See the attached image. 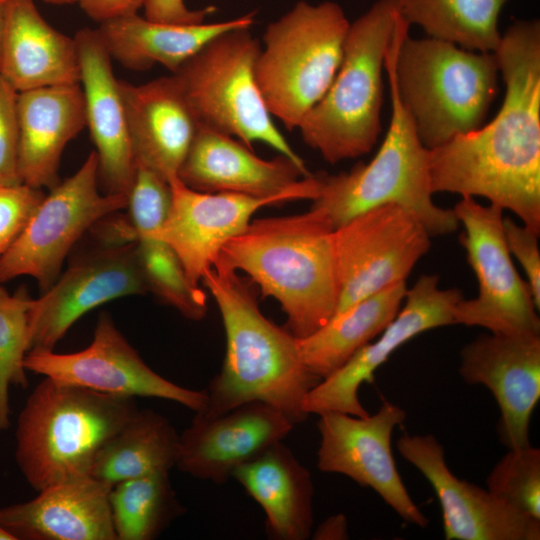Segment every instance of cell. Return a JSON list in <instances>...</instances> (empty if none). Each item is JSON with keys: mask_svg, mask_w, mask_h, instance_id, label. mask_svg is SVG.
I'll list each match as a JSON object with an SVG mask.
<instances>
[{"mask_svg": "<svg viewBox=\"0 0 540 540\" xmlns=\"http://www.w3.org/2000/svg\"><path fill=\"white\" fill-rule=\"evenodd\" d=\"M349 25L336 2L299 1L266 27L256 78L269 112L288 130L298 129L329 89Z\"/></svg>", "mask_w": 540, "mask_h": 540, "instance_id": "8", "label": "cell"}, {"mask_svg": "<svg viewBox=\"0 0 540 540\" xmlns=\"http://www.w3.org/2000/svg\"><path fill=\"white\" fill-rule=\"evenodd\" d=\"M406 292V282L394 284L350 305L310 335L298 338L308 370L322 380L339 369L395 318Z\"/></svg>", "mask_w": 540, "mask_h": 540, "instance_id": "29", "label": "cell"}, {"mask_svg": "<svg viewBox=\"0 0 540 540\" xmlns=\"http://www.w3.org/2000/svg\"><path fill=\"white\" fill-rule=\"evenodd\" d=\"M487 490L508 506L540 520V449L512 448L487 478Z\"/></svg>", "mask_w": 540, "mask_h": 540, "instance_id": "35", "label": "cell"}, {"mask_svg": "<svg viewBox=\"0 0 540 540\" xmlns=\"http://www.w3.org/2000/svg\"><path fill=\"white\" fill-rule=\"evenodd\" d=\"M74 39L80 62L86 127L98 159V181L103 193L128 197L136 160L120 80L114 75L112 58L96 29H80Z\"/></svg>", "mask_w": 540, "mask_h": 540, "instance_id": "22", "label": "cell"}, {"mask_svg": "<svg viewBox=\"0 0 540 540\" xmlns=\"http://www.w3.org/2000/svg\"><path fill=\"white\" fill-rule=\"evenodd\" d=\"M294 426L286 414L261 401L215 417L195 414L180 434L176 466L195 478L222 484L236 468L282 441Z\"/></svg>", "mask_w": 540, "mask_h": 540, "instance_id": "21", "label": "cell"}, {"mask_svg": "<svg viewBox=\"0 0 540 540\" xmlns=\"http://www.w3.org/2000/svg\"><path fill=\"white\" fill-rule=\"evenodd\" d=\"M147 0H77L83 12L99 24L137 14Z\"/></svg>", "mask_w": 540, "mask_h": 540, "instance_id": "41", "label": "cell"}, {"mask_svg": "<svg viewBox=\"0 0 540 540\" xmlns=\"http://www.w3.org/2000/svg\"><path fill=\"white\" fill-rule=\"evenodd\" d=\"M0 540H15V538L7 530L0 526Z\"/></svg>", "mask_w": 540, "mask_h": 540, "instance_id": "45", "label": "cell"}, {"mask_svg": "<svg viewBox=\"0 0 540 540\" xmlns=\"http://www.w3.org/2000/svg\"><path fill=\"white\" fill-rule=\"evenodd\" d=\"M171 205L169 181L148 167L136 163V172L128 194L124 220L135 240L156 234L163 226Z\"/></svg>", "mask_w": 540, "mask_h": 540, "instance_id": "36", "label": "cell"}, {"mask_svg": "<svg viewBox=\"0 0 540 540\" xmlns=\"http://www.w3.org/2000/svg\"><path fill=\"white\" fill-rule=\"evenodd\" d=\"M436 275H421L408 289L395 318L378 335L353 354L339 369L322 379L305 396L307 415L341 412L364 417L369 413L358 392L363 382H372L374 372L400 346L418 334L454 324V308L463 298L457 288L441 289Z\"/></svg>", "mask_w": 540, "mask_h": 540, "instance_id": "15", "label": "cell"}, {"mask_svg": "<svg viewBox=\"0 0 540 540\" xmlns=\"http://www.w3.org/2000/svg\"><path fill=\"white\" fill-rule=\"evenodd\" d=\"M255 12L219 22L174 24L137 14L113 19L96 28L111 58L130 70H147L155 64L174 73L219 34L250 28Z\"/></svg>", "mask_w": 540, "mask_h": 540, "instance_id": "27", "label": "cell"}, {"mask_svg": "<svg viewBox=\"0 0 540 540\" xmlns=\"http://www.w3.org/2000/svg\"><path fill=\"white\" fill-rule=\"evenodd\" d=\"M18 149V92L0 75V186L22 184Z\"/></svg>", "mask_w": 540, "mask_h": 540, "instance_id": "37", "label": "cell"}, {"mask_svg": "<svg viewBox=\"0 0 540 540\" xmlns=\"http://www.w3.org/2000/svg\"><path fill=\"white\" fill-rule=\"evenodd\" d=\"M401 16L385 57L387 77L427 149L481 127L499 92L495 53L409 36Z\"/></svg>", "mask_w": 540, "mask_h": 540, "instance_id": "4", "label": "cell"}, {"mask_svg": "<svg viewBox=\"0 0 540 540\" xmlns=\"http://www.w3.org/2000/svg\"><path fill=\"white\" fill-rule=\"evenodd\" d=\"M110 508L117 540H152L183 513L169 479L156 473L111 487Z\"/></svg>", "mask_w": 540, "mask_h": 540, "instance_id": "32", "label": "cell"}, {"mask_svg": "<svg viewBox=\"0 0 540 540\" xmlns=\"http://www.w3.org/2000/svg\"><path fill=\"white\" fill-rule=\"evenodd\" d=\"M0 75L18 93L80 83L76 41L51 26L34 0H6Z\"/></svg>", "mask_w": 540, "mask_h": 540, "instance_id": "26", "label": "cell"}, {"mask_svg": "<svg viewBox=\"0 0 540 540\" xmlns=\"http://www.w3.org/2000/svg\"><path fill=\"white\" fill-rule=\"evenodd\" d=\"M347 538V519L343 514L327 518L313 534V539L317 540H343Z\"/></svg>", "mask_w": 540, "mask_h": 540, "instance_id": "42", "label": "cell"}, {"mask_svg": "<svg viewBox=\"0 0 540 540\" xmlns=\"http://www.w3.org/2000/svg\"><path fill=\"white\" fill-rule=\"evenodd\" d=\"M232 477L264 510L271 538L305 540L311 536L312 477L282 441L236 468Z\"/></svg>", "mask_w": 540, "mask_h": 540, "instance_id": "28", "label": "cell"}, {"mask_svg": "<svg viewBox=\"0 0 540 540\" xmlns=\"http://www.w3.org/2000/svg\"><path fill=\"white\" fill-rule=\"evenodd\" d=\"M120 90L136 163L168 181L177 177L200 125L177 80H120Z\"/></svg>", "mask_w": 540, "mask_h": 540, "instance_id": "24", "label": "cell"}, {"mask_svg": "<svg viewBox=\"0 0 540 540\" xmlns=\"http://www.w3.org/2000/svg\"><path fill=\"white\" fill-rule=\"evenodd\" d=\"M509 0H397L400 15L428 37L463 49L494 53L502 34L498 21Z\"/></svg>", "mask_w": 540, "mask_h": 540, "instance_id": "31", "label": "cell"}, {"mask_svg": "<svg viewBox=\"0 0 540 540\" xmlns=\"http://www.w3.org/2000/svg\"><path fill=\"white\" fill-rule=\"evenodd\" d=\"M110 485L91 475L38 491V496L0 508V526L15 540H117Z\"/></svg>", "mask_w": 540, "mask_h": 540, "instance_id": "23", "label": "cell"}, {"mask_svg": "<svg viewBox=\"0 0 540 540\" xmlns=\"http://www.w3.org/2000/svg\"><path fill=\"white\" fill-rule=\"evenodd\" d=\"M260 50L250 28L232 29L211 39L172 75L200 124L250 148L264 143L306 168L276 127L260 91L255 72Z\"/></svg>", "mask_w": 540, "mask_h": 540, "instance_id": "9", "label": "cell"}, {"mask_svg": "<svg viewBox=\"0 0 540 540\" xmlns=\"http://www.w3.org/2000/svg\"><path fill=\"white\" fill-rule=\"evenodd\" d=\"M333 226L326 214L308 212L251 221L217 259L245 272L287 315L290 332L304 338L336 312L339 288Z\"/></svg>", "mask_w": 540, "mask_h": 540, "instance_id": "3", "label": "cell"}, {"mask_svg": "<svg viewBox=\"0 0 540 540\" xmlns=\"http://www.w3.org/2000/svg\"><path fill=\"white\" fill-rule=\"evenodd\" d=\"M145 17L159 22L174 24H197L215 11L213 6L190 9L185 0H147Z\"/></svg>", "mask_w": 540, "mask_h": 540, "instance_id": "40", "label": "cell"}, {"mask_svg": "<svg viewBox=\"0 0 540 540\" xmlns=\"http://www.w3.org/2000/svg\"><path fill=\"white\" fill-rule=\"evenodd\" d=\"M505 96L487 124L429 149L431 190L480 196L540 233V22L517 20L494 52Z\"/></svg>", "mask_w": 540, "mask_h": 540, "instance_id": "1", "label": "cell"}, {"mask_svg": "<svg viewBox=\"0 0 540 540\" xmlns=\"http://www.w3.org/2000/svg\"><path fill=\"white\" fill-rule=\"evenodd\" d=\"M180 434L151 409L138 411L103 446L90 475L113 486L141 476L169 473L177 464Z\"/></svg>", "mask_w": 540, "mask_h": 540, "instance_id": "30", "label": "cell"}, {"mask_svg": "<svg viewBox=\"0 0 540 540\" xmlns=\"http://www.w3.org/2000/svg\"><path fill=\"white\" fill-rule=\"evenodd\" d=\"M49 4H55V5H64V4H73L76 3L77 0H42Z\"/></svg>", "mask_w": 540, "mask_h": 540, "instance_id": "44", "label": "cell"}, {"mask_svg": "<svg viewBox=\"0 0 540 540\" xmlns=\"http://www.w3.org/2000/svg\"><path fill=\"white\" fill-rule=\"evenodd\" d=\"M453 211L463 224L460 241L479 289L475 298L457 302L454 324L479 326L495 334H540L538 308L530 286L519 276L507 248L503 209L464 196Z\"/></svg>", "mask_w": 540, "mask_h": 540, "instance_id": "11", "label": "cell"}, {"mask_svg": "<svg viewBox=\"0 0 540 540\" xmlns=\"http://www.w3.org/2000/svg\"><path fill=\"white\" fill-rule=\"evenodd\" d=\"M201 282L219 308L226 354L206 391V407L195 414L215 417L261 401L282 411L294 424L304 421L308 416L303 409L305 396L321 379L303 363L298 338L267 319L250 287L219 259Z\"/></svg>", "mask_w": 540, "mask_h": 540, "instance_id": "2", "label": "cell"}, {"mask_svg": "<svg viewBox=\"0 0 540 540\" xmlns=\"http://www.w3.org/2000/svg\"><path fill=\"white\" fill-rule=\"evenodd\" d=\"M32 299L25 286L11 294L0 283V431L10 426V387L28 385L24 359L30 344Z\"/></svg>", "mask_w": 540, "mask_h": 540, "instance_id": "34", "label": "cell"}, {"mask_svg": "<svg viewBox=\"0 0 540 540\" xmlns=\"http://www.w3.org/2000/svg\"><path fill=\"white\" fill-rule=\"evenodd\" d=\"M18 172L21 183L52 189L66 145L86 127L80 83L18 93Z\"/></svg>", "mask_w": 540, "mask_h": 540, "instance_id": "25", "label": "cell"}, {"mask_svg": "<svg viewBox=\"0 0 540 540\" xmlns=\"http://www.w3.org/2000/svg\"><path fill=\"white\" fill-rule=\"evenodd\" d=\"M388 81L391 118L376 155L348 172L321 175L320 193L311 208L323 211L335 229L366 210L396 204L417 218L431 237L452 233L459 225L453 209L432 200L429 149Z\"/></svg>", "mask_w": 540, "mask_h": 540, "instance_id": "7", "label": "cell"}, {"mask_svg": "<svg viewBox=\"0 0 540 540\" xmlns=\"http://www.w3.org/2000/svg\"><path fill=\"white\" fill-rule=\"evenodd\" d=\"M98 185V159L92 151L73 175L50 189L0 258L1 284L28 275L44 292L56 281L82 235L127 206V196L100 193Z\"/></svg>", "mask_w": 540, "mask_h": 540, "instance_id": "10", "label": "cell"}, {"mask_svg": "<svg viewBox=\"0 0 540 540\" xmlns=\"http://www.w3.org/2000/svg\"><path fill=\"white\" fill-rule=\"evenodd\" d=\"M146 292L135 242L103 245L81 256L40 297L32 299L29 351L53 350L90 310L123 296Z\"/></svg>", "mask_w": 540, "mask_h": 540, "instance_id": "16", "label": "cell"}, {"mask_svg": "<svg viewBox=\"0 0 540 540\" xmlns=\"http://www.w3.org/2000/svg\"><path fill=\"white\" fill-rule=\"evenodd\" d=\"M398 452L427 479L439 500L447 540H539L540 520L456 477L434 435L404 434Z\"/></svg>", "mask_w": 540, "mask_h": 540, "instance_id": "18", "label": "cell"}, {"mask_svg": "<svg viewBox=\"0 0 540 540\" xmlns=\"http://www.w3.org/2000/svg\"><path fill=\"white\" fill-rule=\"evenodd\" d=\"M24 367L55 381L101 393L174 401L195 413L208 401L206 391L182 387L152 370L108 313L100 314L86 348L73 353L32 350L25 356Z\"/></svg>", "mask_w": 540, "mask_h": 540, "instance_id": "13", "label": "cell"}, {"mask_svg": "<svg viewBox=\"0 0 540 540\" xmlns=\"http://www.w3.org/2000/svg\"><path fill=\"white\" fill-rule=\"evenodd\" d=\"M5 8H6V0H0V53H1V43H2L4 20H5Z\"/></svg>", "mask_w": 540, "mask_h": 540, "instance_id": "43", "label": "cell"}, {"mask_svg": "<svg viewBox=\"0 0 540 540\" xmlns=\"http://www.w3.org/2000/svg\"><path fill=\"white\" fill-rule=\"evenodd\" d=\"M319 416V470L343 474L371 488L405 522L426 527L429 520L410 497L392 453V434L405 420V411L384 401L373 415L333 411Z\"/></svg>", "mask_w": 540, "mask_h": 540, "instance_id": "14", "label": "cell"}, {"mask_svg": "<svg viewBox=\"0 0 540 540\" xmlns=\"http://www.w3.org/2000/svg\"><path fill=\"white\" fill-rule=\"evenodd\" d=\"M460 355L462 379L485 386L497 401L502 441L509 449L530 445V419L540 399V334H483Z\"/></svg>", "mask_w": 540, "mask_h": 540, "instance_id": "19", "label": "cell"}, {"mask_svg": "<svg viewBox=\"0 0 540 540\" xmlns=\"http://www.w3.org/2000/svg\"><path fill=\"white\" fill-rule=\"evenodd\" d=\"M135 247L148 291L190 320L204 318L206 293L191 283L174 250L153 236L137 238Z\"/></svg>", "mask_w": 540, "mask_h": 540, "instance_id": "33", "label": "cell"}, {"mask_svg": "<svg viewBox=\"0 0 540 540\" xmlns=\"http://www.w3.org/2000/svg\"><path fill=\"white\" fill-rule=\"evenodd\" d=\"M430 238L420 221L396 204L371 208L335 228L339 288L335 314L369 295L406 282L429 250Z\"/></svg>", "mask_w": 540, "mask_h": 540, "instance_id": "12", "label": "cell"}, {"mask_svg": "<svg viewBox=\"0 0 540 540\" xmlns=\"http://www.w3.org/2000/svg\"><path fill=\"white\" fill-rule=\"evenodd\" d=\"M169 183L171 205L167 218L151 236L174 250L189 280L197 287L222 247L247 228L255 212L288 201L284 197L202 192L188 187L178 177L171 178Z\"/></svg>", "mask_w": 540, "mask_h": 540, "instance_id": "20", "label": "cell"}, {"mask_svg": "<svg viewBox=\"0 0 540 540\" xmlns=\"http://www.w3.org/2000/svg\"><path fill=\"white\" fill-rule=\"evenodd\" d=\"M45 194L24 184L0 186V258L7 252Z\"/></svg>", "mask_w": 540, "mask_h": 540, "instance_id": "38", "label": "cell"}, {"mask_svg": "<svg viewBox=\"0 0 540 540\" xmlns=\"http://www.w3.org/2000/svg\"><path fill=\"white\" fill-rule=\"evenodd\" d=\"M177 177L202 192H229L288 201L315 200L321 175L286 156L263 159L238 139L200 124Z\"/></svg>", "mask_w": 540, "mask_h": 540, "instance_id": "17", "label": "cell"}, {"mask_svg": "<svg viewBox=\"0 0 540 540\" xmlns=\"http://www.w3.org/2000/svg\"><path fill=\"white\" fill-rule=\"evenodd\" d=\"M138 409L133 397L45 377L18 416L16 463L37 492L90 475L100 450Z\"/></svg>", "mask_w": 540, "mask_h": 540, "instance_id": "5", "label": "cell"}, {"mask_svg": "<svg viewBox=\"0 0 540 540\" xmlns=\"http://www.w3.org/2000/svg\"><path fill=\"white\" fill-rule=\"evenodd\" d=\"M503 233L507 248L520 262L527 277L535 304L540 307V252L538 247V234L518 225L508 217L503 218Z\"/></svg>", "mask_w": 540, "mask_h": 540, "instance_id": "39", "label": "cell"}, {"mask_svg": "<svg viewBox=\"0 0 540 540\" xmlns=\"http://www.w3.org/2000/svg\"><path fill=\"white\" fill-rule=\"evenodd\" d=\"M401 15L397 0H377L349 25L338 71L298 130L331 164L369 153L381 132L382 73Z\"/></svg>", "mask_w": 540, "mask_h": 540, "instance_id": "6", "label": "cell"}]
</instances>
